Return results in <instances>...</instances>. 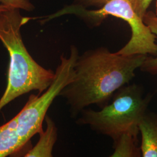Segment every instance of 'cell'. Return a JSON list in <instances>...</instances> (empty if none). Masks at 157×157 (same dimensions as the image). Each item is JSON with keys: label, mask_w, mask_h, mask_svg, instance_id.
I'll list each match as a JSON object with an SVG mask.
<instances>
[{"label": "cell", "mask_w": 157, "mask_h": 157, "mask_svg": "<svg viewBox=\"0 0 157 157\" xmlns=\"http://www.w3.org/2000/svg\"><path fill=\"white\" fill-rule=\"evenodd\" d=\"M147 56H124L102 47L79 55L73 78L59 94L69 106L71 117H78L91 105L105 106L119 89L135 78Z\"/></svg>", "instance_id": "obj_1"}, {"label": "cell", "mask_w": 157, "mask_h": 157, "mask_svg": "<svg viewBox=\"0 0 157 157\" xmlns=\"http://www.w3.org/2000/svg\"><path fill=\"white\" fill-rule=\"evenodd\" d=\"M19 9L10 8L0 13V41L10 56L7 85L0 98V111L17 97L32 91L44 92L51 84L55 71L39 65L30 56L23 41L21 28L30 17Z\"/></svg>", "instance_id": "obj_2"}, {"label": "cell", "mask_w": 157, "mask_h": 157, "mask_svg": "<svg viewBox=\"0 0 157 157\" xmlns=\"http://www.w3.org/2000/svg\"><path fill=\"white\" fill-rule=\"evenodd\" d=\"M143 94L140 85L126 84L114 94L111 102L101 110H82L76 123L87 125L97 133L109 137L113 141L126 133L138 136L139 124L154 94L149 93L144 96Z\"/></svg>", "instance_id": "obj_3"}, {"label": "cell", "mask_w": 157, "mask_h": 157, "mask_svg": "<svg viewBox=\"0 0 157 157\" xmlns=\"http://www.w3.org/2000/svg\"><path fill=\"white\" fill-rule=\"evenodd\" d=\"M77 15L92 26H97L108 16L120 18L128 23L130 29L131 37L126 45L117 52L124 56L134 55L157 56L156 36L144 22L133 10L128 0H109L98 10H89L79 5L67 6L56 13L47 17L45 21L62 15Z\"/></svg>", "instance_id": "obj_4"}, {"label": "cell", "mask_w": 157, "mask_h": 157, "mask_svg": "<svg viewBox=\"0 0 157 157\" xmlns=\"http://www.w3.org/2000/svg\"><path fill=\"white\" fill-rule=\"evenodd\" d=\"M78 56V50L75 46L71 47L68 57L62 54L50 86L41 94L30 95L22 110L14 117L17 133L25 145L34 135L43 130L42 124L51 105L73 78L74 67Z\"/></svg>", "instance_id": "obj_5"}, {"label": "cell", "mask_w": 157, "mask_h": 157, "mask_svg": "<svg viewBox=\"0 0 157 157\" xmlns=\"http://www.w3.org/2000/svg\"><path fill=\"white\" fill-rule=\"evenodd\" d=\"M141 157H157V114L147 112L139 124Z\"/></svg>", "instance_id": "obj_6"}, {"label": "cell", "mask_w": 157, "mask_h": 157, "mask_svg": "<svg viewBox=\"0 0 157 157\" xmlns=\"http://www.w3.org/2000/svg\"><path fill=\"white\" fill-rule=\"evenodd\" d=\"M46 129L39 133L40 139L37 144L25 154L26 157H51L58 137L57 128L51 118L46 115Z\"/></svg>", "instance_id": "obj_7"}, {"label": "cell", "mask_w": 157, "mask_h": 157, "mask_svg": "<svg viewBox=\"0 0 157 157\" xmlns=\"http://www.w3.org/2000/svg\"><path fill=\"white\" fill-rule=\"evenodd\" d=\"M25 146L17 133L14 117L0 126V157L13 155Z\"/></svg>", "instance_id": "obj_8"}, {"label": "cell", "mask_w": 157, "mask_h": 157, "mask_svg": "<svg viewBox=\"0 0 157 157\" xmlns=\"http://www.w3.org/2000/svg\"><path fill=\"white\" fill-rule=\"evenodd\" d=\"M137 137L129 133L121 135L115 140L113 141V152L111 157H141Z\"/></svg>", "instance_id": "obj_9"}, {"label": "cell", "mask_w": 157, "mask_h": 157, "mask_svg": "<svg viewBox=\"0 0 157 157\" xmlns=\"http://www.w3.org/2000/svg\"><path fill=\"white\" fill-rule=\"evenodd\" d=\"M143 20L147 25L152 33L157 37V16L154 12L147 11L143 17ZM143 72L149 73L152 75H157V56H147L146 59L140 67Z\"/></svg>", "instance_id": "obj_10"}, {"label": "cell", "mask_w": 157, "mask_h": 157, "mask_svg": "<svg viewBox=\"0 0 157 157\" xmlns=\"http://www.w3.org/2000/svg\"><path fill=\"white\" fill-rule=\"evenodd\" d=\"M136 13L143 18L152 0H128Z\"/></svg>", "instance_id": "obj_11"}, {"label": "cell", "mask_w": 157, "mask_h": 157, "mask_svg": "<svg viewBox=\"0 0 157 157\" xmlns=\"http://www.w3.org/2000/svg\"><path fill=\"white\" fill-rule=\"evenodd\" d=\"M0 3L11 8L30 11L32 6L29 0H0Z\"/></svg>", "instance_id": "obj_12"}, {"label": "cell", "mask_w": 157, "mask_h": 157, "mask_svg": "<svg viewBox=\"0 0 157 157\" xmlns=\"http://www.w3.org/2000/svg\"><path fill=\"white\" fill-rule=\"evenodd\" d=\"M83 1L84 3L86 4L84 7H86V6H97L101 7L109 0H83Z\"/></svg>", "instance_id": "obj_13"}, {"label": "cell", "mask_w": 157, "mask_h": 157, "mask_svg": "<svg viewBox=\"0 0 157 157\" xmlns=\"http://www.w3.org/2000/svg\"><path fill=\"white\" fill-rule=\"evenodd\" d=\"M10 8H11V7L8 6H4V5L1 4H0V13H1V12H2L5 11L6 10L10 9Z\"/></svg>", "instance_id": "obj_14"}, {"label": "cell", "mask_w": 157, "mask_h": 157, "mask_svg": "<svg viewBox=\"0 0 157 157\" xmlns=\"http://www.w3.org/2000/svg\"><path fill=\"white\" fill-rule=\"evenodd\" d=\"M155 14L157 15V0H156V12H155Z\"/></svg>", "instance_id": "obj_15"}]
</instances>
